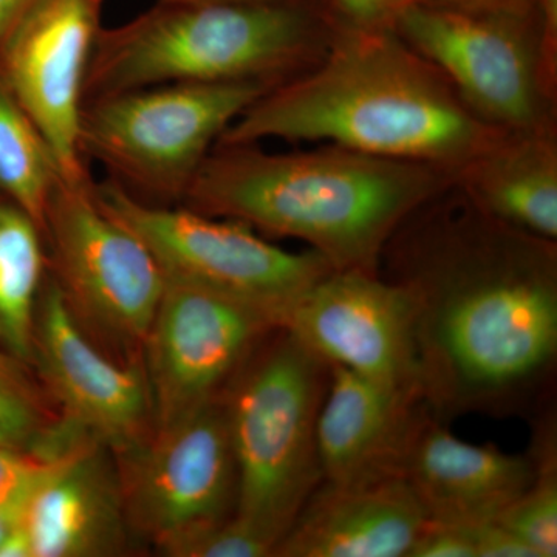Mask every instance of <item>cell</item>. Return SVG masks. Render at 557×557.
Masks as SVG:
<instances>
[{
  "label": "cell",
  "mask_w": 557,
  "mask_h": 557,
  "mask_svg": "<svg viewBox=\"0 0 557 557\" xmlns=\"http://www.w3.org/2000/svg\"><path fill=\"white\" fill-rule=\"evenodd\" d=\"M380 273L409 300L435 417H536L552 403L557 242L491 218L453 183L403 222Z\"/></svg>",
  "instance_id": "6da1fadb"
},
{
  "label": "cell",
  "mask_w": 557,
  "mask_h": 557,
  "mask_svg": "<svg viewBox=\"0 0 557 557\" xmlns=\"http://www.w3.org/2000/svg\"><path fill=\"white\" fill-rule=\"evenodd\" d=\"M502 129L487 126L448 79L394 28L333 32L327 53L252 102L218 145L325 141L454 172Z\"/></svg>",
  "instance_id": "7a4b0ae2"
},
{
  "label": "cell",
  "mask_w": 557,
  "mask_h": 557,
  "mask_svg": "<svg viewBox=\"0 0 557 557\" xmlns=\"http://www.w3.org/2000/svg\"><path fill=\"white\" fill-rule=\"evenodd\" d=\"M453 183L431 164L336 145L285 153L258 143L215 146L182 207L306 242L335 271L380 273L403 222Z\"/></svg>",
  "instance_id": "3957f363"
},
{
  "label": "cell",
  "mask_w": 557,
  "mask_h": 557,
  "mask_svg": "<svg viewBox=\"0 0 557 557\" xmlns=\"http://www.w3.org/2000/svg\"><path fill=\"white\" fill-rule=\"evenodd\" d=\"M333 25L322 0L164 2L102 27L86 101L171 83H262L302 75L327 53Z\"/></svg>",
  "instance_id": "277c9868"
},
{
  "label": "cell",
  "mask_w": 557,
  "mask_h": 557,
  "mask_svg": "<svg viewBox=\"0 0 557 557\" xmlns=\"http://www.w3.org/2000/svg\"><path fill=\"white\" fill-rule=\"evenodd\" d=\"M330 373L329 362L278 327L220 395L236 458V516L276 548L322 482L317 429Z\"/></svg>",
  "instance_id": "5b68a950"
},
{
  "label": "cell",
  "mask_w": 557,
  "mask_h": 557,
  "mask_svg": "<svg viewBox=\"0 0 557 557\" xmlns=\"http://www.w3.org/2000/svg\"><path fill=\"white\" fill-rule=\"evenodd\" d=\"M271 89L171 83L91 98L81 116V156L135 199L182 205L223 132Z\"/></svg>",
  "instance_id": "8992f818"
},
{
  "label": "cell",
  "mask_w": 557,
  "mask_h": 557,
  "mask_svg": "<svg viewBox=\"0 0 557 557\" xmlns=\"http://www.w3.org/2000/svg\"><path fill=\"white\" fill-rule=\"evenodd\" d=\"M94 178L62 182L44 219L49 273L84 330L113 357L141 351L166 276L137 234L95 196Z\"/></svg>",
  "instance_id": "52a82bcc"
},
{
  "label": "cell",
  "mask_w": 557,
  "mask_h": 557,
  "mask_svg": "<svg viewBox=\"0 0 557 557\" xmlns=\"http://www.w3.org/2000/svg\"><path fill=\"white\" fill-rule=\"evenodd\" d=\"M392 28L438 69L487 126H557V86L545 72L537 10L479 13L410 3Z\"/></svg>",
  "instance_id": "ba28073f"
},
{
  "label": "cell",
  "mask_w": 557,
  "mask_h": 557,
  "mask_svg": "<svg viewBox=\"0 0 557 557\" xmlns=\"http://www.w3.org/2000/svg\"><path fill=\"white\" fill-rule=\"evenodd\" d=\"M94 189L101 207L148 245L166 278L259 304L281 322L314 282L333 271L318 252L277 247L239 220L148 203L109 178L95 182Z\"/></svg>",
  "instance_id": "9c48e42d"
},
{
  "label": "cell",
  "mask_w": 557,
  "mask_h": 557,
  "mask_svg": "<svg viewBox=\"0 0 557 557\" xmlns=\"http://www.w3.org/2000/svg\"><path fill=\"white\" fill-rule=\"evenodd\" d=\"M113 456L132 534L161 556L236 515V458L220 397Z\"/></svg>",
  "instance_id": "30bf717a"
},
{
  "label": "cell",
  "mask_w": 557,
  "mask_h": 557,
  "mask_svg": "<svg viewBox=\"0 0 557 557\" xmlns=\"http://www.w3.org/2000/svg\"><path fill=\"white\" fill-rule=\"evenodd\" d=\"M278 327L267 307L166 278L141 351L156 428L219 398Z\"/></svg>",
  "instance_id": "8fae6325"
},
{
  "label": "cell",
  "mask_w": 557,
  "mask_h": 557,
  "mask_svg": "<svg viewBox=\"0 0 557 557\" xmlns=\"http://www.w3.org/2000/svg\"><path fill=\"white\" fill-rule=\"evenodd\" d=\"M102 10L104 0H38L0 40V73L69 183L91 178L81 156L79 126Z\"/></svg>",
  "instance_id": "7c38bea8"
},
{
  "label": "cell",
  "mask_w": 557,
  "mask_h": 557,
  "mask_svg": "<svg viewBox=\"0 0 557 557\" xmlns=\"http://www.w3.org/2000/svg\"><path fill=\"white\" fill-rule=\"evenodd\" d=\"M32 368L70 426L113 454L156 428L143 362L113 357L91 338L50 273L36 313Z\"/></svg>",
  "instance_id": "4fadbf2b"
},
{
  "label": "cell",
  "mask_w": 557,
  "mask_h": 557,
  "mask_svg": "<svg viewBox=\"0 0 557 557\" xmlns=\"http://www.w3.org/2000/svg\"><path fill=\"white\" fill-rule=\"evenodd\" d=\"M282 327L330 366L421 398L409 300L383 274L330 271L289 307Z\"/></svg>",
  "instance_id": "5bb4252c"
},
{
  "label": "cell",
  "mask_w": 557,
  "mask_h": 557,
  "mask_svg": "<svg viewBox=\"0 0 557 557\" xmlns=\"http://www.w3.org/2000/svg\"><path fill=\"white\" fill-rule=\"evenodd\" d=\"M17 527L30 557L129 555L135 536L112 450L89 438L64 454L25 498Z\"/></svg>",
  "instance_id": "9a60e30c"
},
{
  "label": "cell",
  "mask_w": 557,
  "mask_h": 557,
  "mask_svg": "<svg viewBox=\"0 0 557 557\" xmlns=\"http://www.w3.org/2000/svg\"><path fill=\"white\" fill-rule=\"evenodd\" d=\"M533 457L458 438L423 405L399 465L429 520L479 525L496 520L534 478Z\"/></svg>",
  "instance_id": "2e32d148"
},
{
  "label": "cell",
  "mask_w": 557,
  "mask_h": 557,
  "mask_svg": "<svg viewBox=\"0 0 557 557\" xmlns=\"http://www.w3.org/2000/svg\"><path fill=\"white\" fill-rule=\"evenodd\" d=\"M423 405L413 392L332 366L317 429L322 482L357 485L397 478Z\"/></svg>",
  "instance_id": "e0dca14e"
},
{
  "label": "cell",
  "mask_w": 557,
  "mask_h": 557,
  "mask_svg": "<svg viewBox=\"0 0 557 557\" xmlns=\"http://www.w3.org/2000/svg\"><path fill=\"white\" fill-rule=\"evenodd\" d=\"M428 516L405 479L321 482L274 557H408Z\"/></svg>",
  "instance_id": "ac0fdd59"
},
{
  "label": "cell",
  "mask_w": 557,
  "mask_h": 557,
  "mask_svg": "<svg viewBox=\"0 0 557 557\" xmlns=\"http://www.w3.org/2000/svg\"><path fill=\"white\" fill-rule=\"evenodd\" d=\"M453 180L491 218L557 242V126L502 131Z\"/></svg>",
  "instance_id": "d6986e66"
},
{
  "label": "cell",
  "mask_w": 557,
  "mask_h": 557,
  "mask_svg": "<svg viewBox=\"0 0 557 557\" xmlns=\"http://www.w3.org/2000/svg\"><path fill=\"white\" fill-rule=\"evenodd\" d=\"M47 277L42 228L16 205L0 199V348L30 366L36 313Z\"/></svg>",
  "instance_id": "ffe728a7"
},
{
  "label": "cell",
  "mask_w": 557,
  "mask_h": 557,
  "mask_svg": "<svg viewBox=\"0 0 557 557\" xmlns=\"http://www.w3.org/2000/svg\"><path fill=\"white\" fill-rule=\"evenodd\" d=\"M62 180L49 141L0 73V199L16 205L42 228Z\"/></svg>",
  "instance_id": "44dd1931"
},
{
  "label": "cell",
  "mask_w": 557,
  "mask_h": 557,
  "mask_svg": "<svg viewBox=\"0 0 557 557\" xmlns=\"http://www.w3.org/2000/svg\"><path fill=\"white\" fill-rule=\"evenodd\" d=\"M87 438L62 418L35 369L0 348V446L60 457Z\"/></svg>",
  "instance_id": "7402d4cb"
},
{
  "label": "cell",
  "mask_w": 557,
  "mask_h": 557,
  "mask_svg": "<svg viewBox=\"0 0 557 557\" xmlns=\"http://www.w3.org/2000/svg\"><path fill=\"white\" fill-rule=\"evenodd\" d=\"M536 435L528 453L534 460V478L508 505L497 522L533 549L536 557L557 556V435L552 405L539 412Z\"/></svg>",
  "instance_id": "603a6c76"
},
{
  "label": "cell",
  "mask_w": 557,
  "mask_h": 557,
  "mask_svg": "<svg viewBox=\"0 0 557 557\" xmlns=\"http://www.w3.org/2000/svg\"><path fill=\"white\" fill-rule=\"evenodd\" d=\"M276 544L236 515L183 539L166 557H273Z\"/></svg>",
  "instance_id": "cb8c5ba5"
},
{
  "label": "cell",
  "mask_w": 557,
  "mask_h": 557,
  "mask_svg": "<svg viewBox=\"0 0 557 557\" xmlns=\"http://www.w3.org/2000/svg\"><path fill=\"white\" fill-rule=\"evenodd\" d=\"M61 457L39 456L0 446V508L21 512L33 487Z\"/></svg>",
  "instance_id": "d4e9b609"
},
{
  "label": "cell",
  "mask_w": 557,
  "mask_h": 557,
  "mask_svg": "<svg viewBox=\"0 0 557 557\" xmlns=\"http://www.w3.org/2000/svg\"><path fill=\"white\" fill-rule=\"evenodd\" d=\"M409 0H322L330 24L336 30H384Z\"/></svg>",
  "instance_id": "484cf974"
},
{
  "label": "cell",
  "mask_w": 557,
  "mask_h": 557,
  "mask_svg": "<svg viewBox=\"0 0 557 557\" xmlns=\"http://www.w3.org/2000/svg\"><path fill=\"white\" fill-rule=\"evenodd\" d=\"M408 557H475L474 525L426 520Z\"/></svg>",
  "instance_id": "4316f807"
},
{
  "label": "cell",
  "mask_w": 557,
  "mask_h": 557,
  "mask_svg": "<svg viewBox=\"0 0 557 557\" xmlns=\"http://www.w3.org/2000/svg\"><path fill=\"white\" fill-rule=\"evenodd\" d=\"M475 557H536L497 520L474 525Z\"/></svg>",
  "instance_id": "83f0119b"
},
{
  "label": "cell",
  "mask_w": 557,
  "mask_h": 557,
  "mask_svg": "<svg viewBox=\"0 0 557 557\" xmlns=\"http://www.w3.org/2000/svg\"><path fill=\"white\" fill-rule=\"evenodd\" d=\"M432 9L479 11V13H533L536 0H409L408 5Z\"/></svg>",
  "instance_id": "f1b7e54d"
},
{
  "label": "cell",
  "mask_w": 557,
  "mask_h": 557,
  "mask_svg": "<svg viewBox=\"0 0 557 557\" xmlns=\"http://www.w3.org/2000/svg\"><path fill=\"white\" fill-rule=\"evenodd\" d=\"M38 0H0V40L24 17Z\"/></svg>",
  "instance_id": "f546056e"
},
{
  "label": "cell",
  "mask_w": 557,
  "mask_h": 557,
  "mask_svg": "<svg viewBox=\"0 0 557 557\" xmlns=\"http://www.w3.org/2000/svg\"><path fill=\"white\" fill-rule=\"evenodd\" d=\"M17 520H20V512L0 508V544H2L7 534L16 527Z\"/></svg>",
  "instance_id": "4dcf8cb0"
},
{
  "label": "cell",
  "mask_w": 557,
  "mask_h": 557,
  "mask_svg": "<svg viewBox=\"0 0 557 557\" xmlns=\"http://www.w3.org/2000/svg\"><path fill=\"white\" fill-rule=\"evenodd\" d=\"M164 2H234V0H164Z\"/></svg>",
  "instance_id": "1f68e13d"
}]
</instances>
